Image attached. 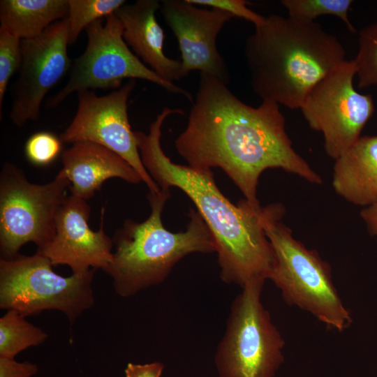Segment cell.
I'll return each mask as SVG.
<instances>
[{
  "label": "cell",
  "mask_w": 377,
  "mask_h": 377,
  "mask_svg": "<svg viewBox=\"0 0 377 377\" xmlns=\"http://www.w3.org/2000/svg\"><path fill=\"white\" fill-rule=\"evenodd\" d=\"M171 114L164 108L146 134L135 131L141 160L161 189L177 187L192 200L214 242L220 278L244 288L269 279L273 251L260 221V209L244 199L232 203L216 184L209 169H196L173 163L163 152L161 128Z\"/></svg>",
  "instance_id": "cell-2"
},
{
  "label": "cell",
  "mask_w": 377,
  "mask_h": 377,
  "mask_svg": "<svg viewBox=\"0 0 377 377\" xmlns=\"http://www.w3.org/2000/svg\"><path fill=\"white\" fill-rule=\"evenodd\" d=\"M90 212L87 200L67 195L57 215L53 239L36 253L49 259L53 266L68 265L73 274L84 273L91 267L105 270L113 257L112 239L104 231L105 208L98 231L89 228Z\"/></svg>",
  "instance_id": "cell-14"
},
{
  "label": "cell",
  "mask_w": 377,
  "mask_h": 377,
  "mask_svg": "<svg viewBox=\"0 0 377 377\" xmlns=\"http://www.w3.org/2000/svg\"><path fill=\"white\" fill-rule=\"evenodd\" d=\"M161 7L156 0H138L121 6L114 13L123 24V38L135 54L161 78L173 83L184 77L182 62L165 56V34L156 18Z\"/></svg>",
  "instance_id": "cell-16"
},
{
  "label": "cell",
  "mask_w": 377,
  "mask_h": 377,
  "mask_svg": "<svg viewBox=\"0 0 377 377\" xmlns=\"http://www.w3.org/2000/svg\"><path fill=\"white\" fill-rule=\"evenodd\" d=\"M38 367L28 361L19 362L15 358L0 356V377H31Z\"/></svg>",
  "instance_id": "cell-26"
},
{
  "label": "cell",
  "mask_w": 377,
  "mask_h": 377,
  "mask_svg": "<svg viewBox=\"0 0 377 377\" xmlns=\"http://www.w3.org/2000/svg\"><path fill=\"white\" fill-rule=\"evenodd\" d=\"M190 3L224 10L233 17H239L252 22L255 27L262 24L265 17L247 7L249 2L244 0H188Z\"/></svg>",
  "instance_id": "cell-25"
},
{
  "label": "cell",
  "mask_w": 377,
  "mask_h": 377,
  "mask_svg": "<svg viewBox=\"0 0 377 377\" xmlns=\"http://www.w3.org/2000/svg\"><path fill=\"white\" fill-rule=\"evenodd\" d=\"M350 0H282L288 17L301 21H314L321 15H333L340 18L347 28L354 33L348 13L353 3Z\"/></svg>",
  "instance_id": "cell-21"
},
{
  "label": "cell",
  "mask_w": 377,
  "mask_h": 377,
  "mask_svg": "<svg viewBox=\"0 0 377 377\" xmlns=\"http://www.w3.org/2000/svg\"><path fill=\"white\" fill-rule=\"evenodd\" d=\"M354 59L346 60L310 91L300 110L311 128L321 132L326 154L337 159L361 135L374 112L370 95L353 85Z\"/></svg>",
  "instance_id": "cell-10"
},
{
  "label": "cell",
  "mask_w": 377,
  "mask_h": 377,
  "mask_svg": "<svg viewBox=\"0 0 377 377\" xmlns=\"http://www.w3.org/2000/svg\"><path fill=\"white\" fill-rule=\"evenodd\" d=\"M175 147L196 169L221 168L255 209L260 175L280 168L310 183L323 180L293 149L284 116L275 103L263 101L257 108L235 96L227 84L200 73L195 98L184 131Z\"/></svg>",
  "instance_id": "cell-1"
},
{
  "label": "cell",
  "mask_w": 377,
  "mask_h": 377,
  "mask_svg": "<svg viewBox=\"0 0 377 377\" xmlns=\"http://www.w3.org/2000/svg\"><path fill=\"white\" fill-rule=\"evenodd\" d=\"M358 87L377 86V22L358 33V50L354 59Z\"/></svg>",
  "instance_id": "cell-22"
},
{
  "label": "cell",
  "mask_w": 377,
  "mask_h": 377,
  "mask_svg": "<svg viewBox=\"0 0 377 377\" xmlns=\"http://www.w3.org/2000/svg\"><path fill=\"white\" fill-rule=\"evenodd\" d=\"M47 337L41 328L15 310H7L0 318V356L15 358L27 348L43 343Z\"/></svg>",
  "instance_id": "cell-19"
},
{
  "label": "cell",
  "mask_w": 377,
  "mask_h": 377,
  "mask_svg": "<svg viewBox=\"0 0 377 377\" xmlns=\"http://www.w3.org/2000/svg\"><path fill=\"white\" fill-rule=\"evenodd\" d=\"M360 215L369 234L377 240V203L363 208Z\"/></svg>",
  "instance_id": "cell-28"
},
{
  "label": "cell",
  "mask_w": 377,
  "mask_h": 377,
  "mask_svg": "<svg viewBox=\"0 0 377 377\" xmlns=\"http://www.w3.org/2000/svg\"><path fill=\"white\" fill-rule=\"evenodd\" d=\"M164 365L161 362H153L146 364H127L125 369V377H161Z\"/></svg>",
  "instance_id": "cell-27"
},
{
  "label": "cell",
  "mask_w": 377,
  "mask_h": 377,
  "mask_svg": "<svg viewBox=\"0 0 377 377\" xmlns=\"http://www.w3.org/2000/svg\"><path fill=\"white\" fill-rule=\"evenodd\" d=\"M160 9L178 41L184 76L200 71L228 84L230 73L217 50L216 38L233 16L220 9L197 6L188 0L161 1Z\"/></svg>",
  "instance_id": "cell-13"
},
{
  "label": "cell",
  "mask_w": 377,
  "mask_h": 377,
  "mask_svg": "<svg viewBox=\"0 0 377 377\" xmlns=\"http://www.w3.org/2000/svg\"><path fill=\"white\" fill-rule=\"evenodd\" d=\"M70 186L59 172L50 182L33 184L15 165L3 164L0 175L1 258L17 256L27 242L38 249L53 239L57 215Z\"/></svg>",
  "instance_id": "cell-8"
},
{
  "label": "cell",
  "mask_w": 377,
  "mask_h": 377,
  "mask_svg": "<svg viewBox=\"0 0 377 377\" xmlns=\"http://www.w3.org/2000/svg\"><path fill=\"white\" fill-rule=\"evenodd\" d=\"M135 87V80H130L105 96L89 89L78 91L75 114L59 138L71 145L91 142L115 152L135 170L150 193H158L161 188L142 164L128 120V101Z\"/></svg>",
  "instance_id": "cell-11"
},
{
  "label": "cell",
  "mask_w": 377,
  "mask_h": 377,
  "mask_svg": "<svg viewBox=\"0 0 377 377\" xmlns=\"http://www.w3.org/2000/svg\"><path fill=\"white\" fill-rule=\"evenodd\" d=\"M63 167L59 172L68 179L69 191L87 200L99 191L108 179L119 178L128 183L142 182L140 175L121 156L91 142H77L61 154Z\"/></svg>",
  "instance_id": "cell-15"
},
{
  "label": "cell",
  "mask_w": 377,
  "mask_h": 377,
  "mask_svg": "<svg viewBox=\"0 0 377 377\" xmlns=\"http://www.w3.org/2000/svg\"><path fill=\"white\" fill-rule=\"evenodd\" d=\"M264 284L246 285L232 302L214 355L219 377H274L284 362V339L262 302Z\"/></svg>",
  "instance_id": "cell-6"
},
{
  "label": "cell",
  "mask_w": 377,
  "mask_h": 377,
  "mask_svg": "<svg viewBox=\"0 0 377 377\" xmlns=\"http://www.w3.org/2000/svg\"><path fill=\"white\" fill-rule=\"evenodd\" d=\"M170 189L149 193L151 214L142 222L126 219L114 234L115 251L104 270L116 293L129 297L163 283L175 265L194 253L216 251L212 236L200 214L191 209L184 231L173 232L163 225L162 212Z\"/></svg>",
  "instance_id": "cell-4"
},
{
  "label": "cell",
  "mask_w": 377,
  "mask_h": 377,
  "mask_svg": "<svg viewBox=\"0 0 377 377\" xmlns=\"http://www.w3.org/2000/svg\"><path fill=\"white\" fill-rule=\"evenodd\" d=\"M68 45L67 17L52 24L36 38L22 40V64L10 113L17 126L38 119L45 96L71 66Z\"/></svg>",
  "instance_id": "cell-12"
},
{
  "label": "cell",
  "mask_w": 377,
  "mask_h": 377,
  "mask_svg": "<svg viewBox=\"0 0 377 377\" xmlns=\"http://www.w3.org/2000/svg\"><path fill=\"white\" fill-rule=\"evenodd\" d=\"M251 86L263 101L300 109L313 87L346 61L336 36L314 21L272 14L244 45Z\"/></svg>",
  "instance_id": "cell-3"
},
{
  "label": "cell",
  "mask_w": 377,
  "mask_h": 377,
  "mask_svg": "<svg viewBox=\"0 0 377 377\" xmlns=\"http://www.w3.org/2000/svg\"><path fill=\"white\" fill-rule=\"evenodd\" d=\"M22 40L0 29V114L9 81L22 64Z\"/></svg>",
  "instance_id": "cell-23"
},
{
  "label": "cell",
  "mask_w": 377,
  "mask_h": 377,
  "mask_svg": "<svg viewBox=\"0 0 377 377\" xmlns=\"http://www.w3.org/2000/svg\"><path fill=\"white\" fill-rule=\"evenodd\" d=\"M69 44L75 43L80 33L92 22L114 13L124 0H68Z\"/></svg>",
  "instance_id": "cell-20"
},
{
  "label": "cell",
  "mask_w": 377,
  "mask_h": 377,
  "mask_svg": "<svg viewBox=\"0 0 377 377\" xmlns=\"http://www.w3.org/2000/svg\"><path fill=\"white\" fill-rule=\"evenodd\" d=\"M62 149L59 137L50 131H38L31 135L24 145L27 159L36 166L45 167L52 163Z\"/></svg>",
  "instance_id": "cell-24"
},
{
  "label": "cell",
  "mask_w": 377,
  "mask_h": 377,
  "mask_svg": "<svg viewBox=\"0 0 377 377\" xmlns=\"http://www.w3.org/2000/svg\"><path fill=\"white\" fill-rule=\"evenodd\" d=\"M85 31L86 48L74 60L64 87L46 101L47 108L58 106L70 95L80 91L117 89L126 78L149 81L193 102L188 91L161 78L129 49L123 38V24L115 13L107 16L104 24L102 19L92 22Z\"/></svg>",
  "instance_id": "cell-9"
},
{
  "label": "cell",
  "mask_w": 377,
  "mask_h": 377,
  "mask_svg": "<svg viewBox=\"0 0 377 377\" xmlns=\"http://www.w3.org/2000/svg\"><path fill=\"white\" fill-rule=\"evenodd\" d=\"M284 214L279 203L262 207L260 213L274 256L269 280L287 304L311 313L329 330L345 331L353 318L334 286L330 264L294 238L281 221Z\"/></svg>",
  "instance_id": "cell-5"
},
{
  "label": "cell",
  "mask_w": 377,
  "mask_h": 377,
  "mask_svg": "<svg viewBox=\"0 0 377 377\" xmlns=\"http://www.w3.org/2000/svg\"><path fill=\"white\" fill-rule=\"evenodd\" d=\"M68 14V0H1L0 29L32 39Z\"/></svg>",
  "instance_id": "cell-18"
},
{
  "label": "cell",
  "mask_w": 377,
  "mask_h": 377,
  "mask_svg": "<svg viewBox=\"0 0 377 377\" xmlns=\"http://www.w3.org/2000/svg\"><path fill=\"white\" fill-rule=\"evenodd\" d=\"M49 259L35 253L0 259V308L24 317L45 310L63 312L73 325L94 303L91 283L95 269L62 276Z\"/></svg>",
  "instance_id": "cell-7"
},
{
  "label": "cell",
  "mask_w": 377,
  "mask_h": 377,
  "mask_svg": "<svg viewBox=\"0 0 377 377\" xmlns=\"http://www.w3.org/2000/svg\"><path fill=\"white\" fill-rule=\"evenodd\" d=\"M332 186L355 205L377 203V135L360 136L335 159Z\"/></svg>",
  "instance_id": "cell-17"
}]
</instances>
